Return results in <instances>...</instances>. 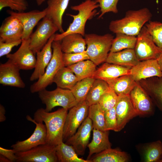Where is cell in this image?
<instances>
[{"label": "cell", "mask_w": 162, "mask_h": 162, "mask_svg": "<svg viewBox=\"0 0 162 162\" xmlns=\"http://www.w3.org/2000/svg\"><path fill=\"white\" fill-rule=\"evenodd\" d=\"M68 110L62 108L52 112L40 108L34 112V119L44 122L47 131L46 143L56 146L63 142V134Z\"/></svg>", "instance_id": "6da1fadb"}, {"label": "cell", "mask_w": 162, "mask_h": 162, "mask_svg": "<svg viewBox=\"0 0 162 162\" xmlns=\"http://www.w3.org/2000/svg\"><path fill=\"white\" fill-rule=\"evenodd\" d=\"M152 17V14L147 8L129 10L123 18L111 21L109 29L116 34L122 33L137 36L144 25L150 20Z\"/></svg>", "instance_id": "7a4b0ae2"}, {"label": "cell", "mask_w": 162, "mask_h": 162, "mask_svg": "<svg viewBox=\"0 0 162 162\" xmlns=\"http://www.w3.org/2000/svg\"><path fill=\"white\" fill-rule=\"evenodd\" d=\"M98 7L99 4L94 0H86L78 5L71 6V9L77 11L78 14H67L73 18L72 22L66 31L55 34L54 41H61L65 36L74 33H79L84 36L86 22L98 14L96 9Z\"/></svg>", "instance_id": "3957f363"}, {"label": "cell", "mask_w": 162, "mask_h": 162, "mask_svg": "<svg viewBox=\"0 0 162 162\" xmlns=\"http://www.w3.org/2000/svg\"><path fill=\"white\" fill-rule=\"evenodd\" d=\"M84 36L87 46L86 51L89 59L96 65L106 62L114 36L108 33L103 35L89 34Z\"/></svg>", "instance_id": "277c9868"}, {"label": "cell", "mask_w": 162, "mask_h": 162, "mask_svg": "<svg viewBox=\"0 0 162 162\" xmlns=\"http://www.w3.org/2000/svg\"><path fill=\"white\" fill-rule=\"evenodd\" d=\"M52 47V57L44 74L30 87V91L32 93L38 92L46 89V87L53 82V78L57 72L64 66L62 58L63 52L61 47V41H53Z\"/></svg>", "instance_id": "5b68a950"}, {"label": "cell", "mask_w": 162, "mask_h": 162, "mask_svg": "<svg viewBox=\"0 0 162 162\" xmlns=\"http://www.w3.org/2000/svg\"><path fill=\"white\" fill-rule=\"evenodd\" d=\"M39 97L45 105V110L50 112L56 106H60L68 110L78 103L71 90L58 87L54 90L46 89L38 92Z\"/></svg>", "instance_id": "8992f818"}, {"label": "cell", "mask_w": 162, "mask_h": 162, "mask_svg": "<svg viewBox=\"0 0 162 162\" xmlns=\"http://www.w3.org/2000/svg\"><path fill=\"white\" fill-rule=\"evenodd\" d=\"M17 162H58L56 146L47 143L39 145L29 150L16 153Z\"/></svg>", "instance_id": "52a82bcc"}, {"label": "cell", "mask_w": 162, "mask_h": 162, "mask_svg": "<svg viewBox=\"0 0 162 162\" xmlns=\"http://www.w3.org/2000/svg\"><path fill=\"white\" fill-rule=\"evenodd\" d=\"M89 105L86 100L78 103L67 113L63 134V141L75 134L88 116Z\"/></svg>", "instance_id": "ba28073f"}, {"label": "cell", "mask_w": 162, "mask_h": 162, "mask_svg": "<svg viewBox=\"0 0 162 162\" xmlns=\"http://www.w3.org/2000/svg\"><path fill=\"white\" fill-rule=\"evenodd\" d=\"M134 50L136 57L140 61L157 59L162 52L154 42L145 26L137 36Z\"/></svg>", "instance_id": "9c48e42d"}, {"label": "cell", "mask_w": 162, "mask_h": 162, "mask_svg": "<svg viewBox=\"0 0 162 162\" xmlns=\"http://www.w3.org/2000/svg\"><path fill=\"white\" fill-rule=\"evenodd\" d=\"M58 29L53 22L45 16L30 38V47L35 54L40 51L50 38Z\"/></svg>", "instance_id": "30bf717a"}, {"label": "cell", "mask_w": 162, "mask_h": 162, "mask_svg": "<svg viewBox=\"0 0 162 162\" xmlns=\"http://www.w3.org/2000/svg\"><path fill=\"white\" fill-rule=\"evenodd\" d=\"M26 118L36 125L33 134L28 139L22 141H18L11 147L16 153L26 151L39 145L46 143L47 131L45 125L43 122H37L29 115Z\"/></svg>", "instance_id": "8fae6325"}, {"label": "cell", "mask_w": 162, "mask_h": 162, "mask_svg": "<svg viewBox=\"0 0 162 162\" xmlns=\"http://www.w3.org/2000/svg\"><path fill=\"white\" fill-rule=\"evenodd\" d=\"M30 38L22 40L18 50L6 57L20 70H29L34 68L36 62L35 55L30 47Z\"/></svg>", "instance_id": "7c38bea8"}, {"label": "cell", "mask_w": 162, "mask_h": 162, "mask_svg": "<svg viewBox=\"0 0 162 162\" xmlns=\"http://www.w3.org/2000/svg\"><path fill=\"white\" fill-rule=\"evenodd\" d=\"M93 129L92 121L88 116L74 134L65 142L71 146L77 154L83 155L89 144L91 132Z\"/></svg>", "instance_id": "4fadbf2b"}, {"label": "cell", "mask_w": 162, "mask_h": 162, "mask_svg": "<svg viewBox=\"0 0 162 162\" xmlns=\"http://www.w3.org/2000/svg\"><path fill=\"white\" fill-rule=\"evenodd\" d=\"M7 12L10 15L17 18L20 21L23 27L22 40L30 38L33 30L40 20L46 15L47 8L42 10H34L27 12H14L8 10Z\"/></svg>", "instance_id": "5bb4252c"}, {"label": "cell", "mask_w": 162, "mask_h": 162, "mask_svg": "<svg viewBox=\"0 0 162 162\" xmlns=\"http://www.w3.org/2000/svg\"><path fill=\"white\" fill-rule=\"evenodd\" d=\"M129 95L137 116H144L153 113V102L138 82H137Z\"/></svg>", "instance_id": "9a60e30c"}, {"label": "cell", "mask_w": 162, "mask_h": 162, "mask_svg": "<svg viewBox=\"0 0 162 162\" xmlns=\"http://www.w3.org/2000/svg\"><path fill=\"white\" fill-rule=\"evenodd\" d=\"M115 107L118 132L122 130L130 120L137 116L129 94L118 95Z\"/></svg>", "instance_id": "2e32d148"}, {"label": "cell", "mask_w": 162, "mask_h": 162, "mask_svg": "<svg viewBox=\"0 0 162 162\" xmlns=\"http://www.w3.org/2000/svg\"><path fill=\"white\" fill-rule=\"evenodd\" d=\"M130 75L136 82L152 77L162 76V71L157 59L140 62L131 68Z\"/></svg>", "instance_id": "e0dca14e"}, {"label": "cell", "mask_w": 162, "mask_h": 162, "mask_svg": "<svg viewBox=\"0 0 162 162\" xmlns=\"http://www.w3.org/2000/svg\"><path fill=\"white\" fill-rule=\"evenodd\" d=\"M20 70L8 60L0 65V83L3 85L23 88L26 84L20 75Z\"/></svg>", "instance_id": "ac0fdd59"}, {"label": "cell", "mask_w": 162, "mask_h": 162, "mask_svg": "<svg viewBox=\"0 0 162 162\" xmlns=\"http://www.w3.org/2000/svg\"><path fill=\"white\" fill-rule=\"evenodd\" d=\"M55 34L49 39L43 48L36 53V62L34 70L30 77L31 81L38 80L44 74L52 56V44Z\"/></svg>", "instance_id": "d6986e66"}, {"label": "cell", "mask_w": 162, "mask_h": 162, "mask_svg": "<svg viewBox=\"0 0 162 162\" xmlns=\"http://www.w3.org/2000/svg\"><path fill=\"white\" fill-rule=\"evenodd\" d=\"M70 0H48L46 16L50 18L61 33L64 32L62 27L63 14Z\"/></svg>", "instance_id": "ffe728a7"}, {"label": "cell", "mask_w": 162, "mask_h": 162, "mask_svg": "<svg viewBox=\"0 0 162 162\" xmlns=\"http://www.w3.org/2000/svg\"><path fill=\"white\" fill-rule=\"evenodd\" d=\"M130 68L106 62L101 65L93 74L92 77L106 81L122 75L130 74Z\"/></svg>", "instance_id": "44dd1931"}, {"label": "cell", "mask_w": 162, "mask_h": 162, "mask_svg": "<svg viewBox=\"0 0 162 162\" xmlns=\"http://www.w3.org/2000/svg\"><path fill=\"white\" fill-rule=\"evenodd\" d=\"M138 82L154 103L162 111V76L152 77Z\"/></svg>", "instance_id": "7402d4cb"}, {"label": "cell", "mask_w": 162, "mask_h": 162, "mask_svg": "<svg viewBox=\"0 0 162 162\" xmlns=\"http://www.w3.org/2000/svg\"><path fill=\"white\" fill-rule=\"evenodd\" d=\"M140 61L137 59L134 49H126L109 53L106 62L132 68Z\"/></svg>", "instance_id": "603a6c76"}, {"label": "cell", "mask_w": 162, "mask_h": 162, "mask_svg": "<svg viewBox=\"0 0 162 162\" xmlns=\"http://www.w3.org/2000/svg\"><path fill=\"white\" fill-rule=\"evenodd\" d=\"M92 131V139L87 146L89 149L88 160L93 154L111 148V144L109 139V131H103L94 128Z\"/></svg>", "instance_id": "cb8c5ba5"}, {"label": "cell", "mask_w": 162, "mask_h": 162, "mask_svg": "<svg viewBox=\"0 0 162 162\" xmlns=\"http://www.w3.org/2000/svg\"><path fill=\"white\" fill-rule=\"evenodd\" d=\"M83 37L77 33L69 34L65 36L61 41V47L63 53L81 52L86 51V45Z\"/></svg>", "instance_id": "d4e9b609"}, {"label": "cell", "mask_w": 162, "mask_h": 162, "mask_svg": "<svg viewBox=\"0 0 162 162\" xmlns=\"http://www.w3.org/2000/svg\"><path fill=\"white\" fill-rule=\"evenodd\" d=\"M110 88L118 95L129 94L137 83L130 74L106 81Z\"/></svg>", "instance_id": "484cf974"}, {"label": "cell", "mask_w": 162, "mask_h": 162, "mask_svg": "<svg viewBox=\"0 0 162 162\" xmlns=\"http://www.w3.org/2000/svg\"><path fill=\"white\" fill-rule=\"evenodd\" d=\"M78 81L73 72L68 67L64 66L56 73L53 82L57 87L71 90Z\"/></svg>", "instance_id": "4316f807"}, {"label": "cell", "mask_w": 162, "mask_h": 162, "mask_svg": "<svg viewBox=\"0 0 162 162\" xmlns=\"http://www.w3.org/2000/svg\"><path fill=\"white\" fill-rule=\"evenodd\" d=\"M88 160L91 162H126L128 157L125 152L110 148L95 154Z\"/></svg>", "instance_id": "83f0119b"}, {"label": "cell", "mask_w": 162, "mask_h": 162, "mask_svg": "<svg viewBox=\"0 0 162 162\" xmlns=\"http://www.w3.org/2000/svg\"><path fill=\"white\" fill-rule=\"evenodd\" d=\"M56 154L59 162H91L79 158L73 147L63 141L56 146Z\"/></svg>", "instance_id": "f1b7e54d"}, {"label": "cell", "mask_w": 162, "mask_h": 162, "mask_svg": "<svg viewBox=\"0 0 162 162\" xmlns=\"http://www.w3.org/2000/svg\"><path fill=\"white\" fill-rule=\"evenodd\" d=\"M110 89L106 81L100 79H95L86 100L89 106L98 103L101 96Z\"/></svg>", "instance_id": "f546056e"}, {"label": "cell", "mask_w": 162, "mask_h": 162, "mask_svg": "<svg viewBox=\"0 0 162 162\" xmlns=\"http://www.w3.org/2000/svg\"><path fill=\"white\" fill-rule=\"evenodd\" d=\"M96 65L90 59L85 60L68 67L76 75L79 81L92 77L96 71Z\"/></svg>", "instance_id": "4dcf8cb0"}, {"label": "cell", "mask_w": 162, "mask_h": 162, "mask_svg": "<svg viewBox=\"0 0 162 162\" xmlns=\"http://www.w3.org/2000/svg\"><path fill=\"white\" fill-rule=\"evenodd\" d=\"M136 40L137 36L122 33H116L113 40L110 52H117L126 49H134Z\"/></svg>", "instance_id": "1f68e13d"}, {"label": "cell", "mask_w": 162, "mask_h": 162, "mask_svg": "<svg viewBox=\"0 0 162 162\" xmlns=\"http://www.w3.org/2000/svg\"><path fill=\"white\" fill-rule=\"evenodd\" d=\"M104 113L98 103L89 106L88 117L92 121L93 128L106 131Z\"/></svg>", "instance_id": "d6a6232c"}, {"label": "cell", "mask_w": 162, "mask_h": 162, "mask_svg": "<svg viewBox=\"0 0 162 162\" xmlns=\"http://www.w3.org/2000/svg\"><path fill=\"white\" fill-rule=\"evenodd\" d=\"M95 79L89 77L78 81L71 90L78 103L86 100L88 92Z\"/></svg>", "instance_id": "836d02e7"}, {"label": "cell", "mask_w": 162, "mask_h": 162, "mask_svg": "<svg viewBox=\"0 0 162 162\" xmlns=\"http://www.w3.org/2000/svg\"><path fill=\"white\" fill-rule=\"evenodd\" d=\"M146 147L144 161L146 162H160L162 158V142L158 140L150 143Z\"/></svg>", "instance_id": "e575fe53"}, {"label": "cell", "mask_w": 162, "mask_h": 162, "mask_svg": "<svg viewBox=\"0 0 162 162\" xmlns=\"http://www.w3.org/2000/svg\"><path fill=\"white\" fill-rule=\"evenodd\" d=\"M145 26L154 43L162 51V22L150 20Z\"/></svg>", "instance_id": "d590c367"}, {"label": "cell", "mask_w": 162, "mask_h": 162, "mask_svg": "<svg viewBox=\"0 0 162 162\" xmlns=\"http://www.w3.org/2000/svg\"><path fill=\"white\" fill-rule=\"evenodd\" d=\"M23 27L22 24L12 29L0 33V41L13 42L22 40Z\"/></svg>", "instance_id": "8d00e7d4"}, {"label": "cell", "mask_w": 162, "mask_h": 162, "mask_svg": "<svg viewBox=\"0 0 162 162\" xmlns=\"http://www.w3.org/2000/svg\"><path fill=\"white\" fill-rule=\"evenodd\" d=\"M118 95L111 89L101 97L98 104L105 112L115 107Z\"/></svg>", "instance_id": "74e56055"}, {"label": "cell", "mask_w": 162, "mask_h": 162, "mask_svg": "<svg viewBox=\"0 0 162 162\" xmlns=\"http://www.w3.org/2000/svg\"><path fill=\"white\" fill-rule=\"evenodd\" d=\"M28 5L26 0H0V10L9 7L12 10L23 12L28 8Z\"/></svg>", "instance_id": "f35d334b"}, {"label": "cell", "mask_w": 162, "mask_h": 162, "mask_svg": "<svg viewBox=\"0 0 162 162\" xmlns=\"http://www.w3.org/2000/svg\"><path fill=\"white\" fill-rule=\"evenodd\" d=\"M62 58L65 67H68L80 62L89 59L86 50L81 52L63 53Z\"/></svg>", "instance_id": "ab89813d"}, {"label": "cell", "mask_w": 162, "mask_h": 162, "mask_svg": "<svg viewBox=\"0 0 162 162\" xmlns=\"http://www.w3.org/2000/svg\"><path fill=\"white\" fill-rule=\"evenodd\" d=\"M99 4L100 14L98 18L100 19L107 13L112 12L115 14L118 13L117 5L119 0H94Z\"/></svg>", "instance_id": "60d3db41"}, {"label": "cell", "mask_w": 162, "mask_h": 162, "mask_svg": "<svg viewBox=\"0 0 162 162\" xmlns=\"http://www.w3.org/2000/svg\"><path fill=\"white\" fill-rule=\"evenodd\" d=\"M104 117L105 130H112L118 132V123L115 107L105 112Z\"/></svg>", "instance_id": "b9f144b4"}, {"label": "cell", "mask_w": 162, "mask_h": 162, "mask_svg": "<svg viewBox=\"0 0 162 162\" xmlns=\"http://www.w3.org/2000/svg\"><path fill=\"white\" fill-rule=\"evenodd\" d=\"M21 24L16 17L10 15L4 21L0 28V33L12 29Z\"/></svg>", "instance_id": "7bdbcfd3"}, {"label": "cell", "mask_w": 162, "mask_h": 162, "mask_svg": "<svg viewBox=\"0 0 162 162\" xmlns=\"http://www.w3.org/2000/svg\"><path fill=\"white\" fill-rule=\"evenodd\" d=\"M22 41V40L13 42L0 41V57L9 54L12 48L21 44Z\"/></svg>", "instance_id": "ee69618b"}, {"label": "cell", "mask_w": 162, "mask_h": 162, "mask_svg": "<svg viewBox=\"0 0 162 162\" xmlns=\"http://www.w3.org/2000/svg\"><path fill=\"white\" fill-rule=\"evenodd\" d=\"M0 154L5 157L11 162H16L17 157L15 150L12 149H7L0 147Z\"/></svg>", "instance_id": "f6af8a7d"}, {"label": "cell", "mask_w": 162, "mask_h": 162, "mask_svg": "<svg viewBox=\"0 0 162 162\" xmlns=\"http://www.w3.org/2000/svg\"><path fill=\"white\" fill-rule=\"evenodd\" d=\"M5 110L4 106L1 104L0 105V122H1L4 121L6 119L5 116Z\"/></svg>", "instance_id": "bcb514c9"}, {"label": "cell", "mask_w": 162, "mask_h": 162, "mask_svg": "<svg viewBox=\"0 0 162 162\" xmlns=\"http://www.w3.org/2000/svg\"><path fill=\"white\" fill-rule=\"evenodd\" d=\"M157 60L162 71V52L157 59Z\"/></svg>", "instance_id": "7dc6e473"}, {"label": "cell", "mask_w": 162, "mask_h": 162, "mask_svg": "<svg viewBox=\"0 0 162 162\" xmlns=\"http://www.w3.org/2000/svg\"><path fill=\"white\" fill-rule=\"evenodd\" d=\"M0 162H11L8 158L2 155H0Z\"/></svg>", "instance_id": "c3c4849f"}, {"label": "cell", "mask_w": 162, "mask_h": 162, "mask_svg": "<svg viewBox=\"0 0 162 162\" xmlns=\"http://www.w3.org/2000/svg\"><path fill=\"white\" fill-rule=\"evenodd\" d=\"M46 0H36L37 4L38 6H40Z\"/></svg>", "instance_id": "681fc988"}, {"label": "cell", "mask_w": 162, "mask_h": 162, "mask_svg": "<svg viewBox=\"0 0 162 162\" xmlns=\"http://www.w3.org/2000/svg\"><path fill=\"white\" fill-rule=\"evenodd\" d=\"M160 162H162V158Z\"/></svg>", "instance_id": "f907efd6"}]
</instances>
